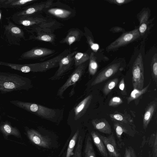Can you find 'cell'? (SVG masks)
I'll list each match as a JSON object with an SVG mask.
<instances>
[{
	"mask_svg": "<svg viewBox=\"0 0 157 157\" xmlns=\"http://www.w3.org/2000/svg\"><path fill=\"white\" fill-rule=\"evenodd\" d=\"M119 88L121 90L122 94L125 95L126 92L125 90V84L124 78H122L119 84Z\"/></svg>",
	"mask_w": 157,
	"mask_h": 157,
	"instance_id": "cell-35",
	"label": "cell"
},
{
	"mask_svg": "<svg viewBox=\"0 0 157 157\" xmlns=\"http://www.w3.org/2000/svg\"><path fill=\"white\" fill-rule=\"evenodd\" d=\"M2 16V11L0 9V20L1 19Z\"/></svg>",
	"mask_w": 157,
	"mask_h": 157,
	"instance_id": "cell-39",
	"label": "cell"
},
{
	"mask_svg": "<svg viewBox=\"0 0 157 157\" xmlns=\"http://www.w3.org/2000/svg\"><path fill=\"white\" fill-rule=\"evenodd\" d=\"M0 130L5 136L12 135L19 137L20 132L15 127H13L7 122H2L0 124Z\"/></svg>",
	"mask_w": 157,
	"mask_h": 157,
	"instance_id": "cell-23",
	"label": "cell"
},
{
	"mask_svg": "<svg viewBox=\"0 0 157 157\" xmlns=\"http://www.w3.org/2000/svg\"><path fill=\"white\" fill-rule=\"evenodd\" d=\"M55 50L42 47H34L25 52L20 56L18 59H36L53 54Z\"/></svg>",
	"mask_w": 157,
	"mask_h": 157,
	"instance_id": "cell-8",
	"label": "cell"
},
{
	"mask_svg": "<svg viewBox=\"0 0 157 157\" xmlns=\"http://www.w3.org/2000/svg\"><path fill=\"white\" fill-rule=\"evenodd\" d=\"M33 87L31 80L16 74L0 71V92L28 90Z\"/></svg>",
	"mask_w": 157,
	"mask_h": 157,
	"instance_id": "cell-2",
	"label": "cell"
},
{
	"mask_svg": "<svg viewBox=\"0 0 157 157\" xmlns=\"http://www.w3.org/2000/svg\"><path fill=\"white\" fill-rule=\"evenodd\" d=\"M89 58L90 56L86 53L77 52L74 56V64L75 67L85 63Z\"/></svg>",
	"mask_w": 157,
	"mask_h": 157,
	"instance_id": "cell-26",
	"label": "cell"
},
{
	"mask_svg": "<svg viewBox=\"0 0 157 157\" xmlns=\"http://www.w3.org/2000/svg\"><path fill=\"white\" fill-rule=\"evenodd\" d=\"M77 144L75 149V153L73 157H82V136H78Z\"/></svg>",
	"mask_w": 157,
	"mask_h": 157,
	"instance_id": "cell-32",
	"label": "cell"
},
{
	"mask_svg": "<svg viewBox=\"0 0 157 157\" xmlns=\"http://www.w3.org/2000/svg\"><path fill=\"white\" fill-rule=\"evenodd\" d=\"M124 157H137L136 153L131 147L126 148Z\"/></svg>",
	"mask_w": 157,
	"mask_h": 157,
	"instance_id": "cell-34",
	"label": "cell"
},
{
	"mask_svg": "<svg viewBox=\"0 0 157 157\" xmlns=\"http://www.w3.org/2000/svg\"><path fill=\"white\" fill-rule=\"evenodd\" d=\"M118 79L114 78L108 82L104 86L103 89V93L105 95L108 94L117 85Z\"/></svg>",
	"mask_w": 157,
	"mask_h": 157,
	"instance_id": "cell-30",
	"label": "cell"
},
{
	"mask_svg": "<svg viewBox=\"0 0 157 157\" xmlns=\"http://www.w3.org/2000/svg\"><path fill=\"white\" fill-rule=\"evenodd\" d=\"M140 36L138 29L122 34L115 41L110 44L107 48L108 50H111L124 46L133 41Z\"/></svg>",
	"mask_w": 157,
	"mask_h": 157,
	"instance_id": "cell-9",
	"label": "cell"
},
{
	"mask_svg": "<svg viewBox=\"0 0 157 157\" xmlns=\"http://www.w3.org/2000/svg\"><path fill=\"white\" fill-rule=\"evenodd\" d=\"M10 102L18 107L52 122L59 121L63 117V109L50 108L39 104L18 100H13Z\"/></svg>",
	"mask_w": 157,
	"mask_h": 157,
	"instance_id": "cell-1",
	"label": "cell"
},
{
	"mask_svg": "<svg viewBox=\"0 0 157 157\" xmlns=\"http://www.w3.org/2000/svg\"></svg>",
	"mask_w": 157,
	"mask_h": 157,
	"instance_id": "cell-40",
	"label": "cell"
},
{
	"mask_svg": "<svg viewBox=\"0 0 157 157\" xmlns=\"http://www.w3.org/2000/svg\"><path fill=\"white\" fill-rule=\"evenodd\" d=\"M79 132V131L78 129L71 140L67 149L66 157H71V156L73 155L74 153L73 151L78 136Z\"/></svg>",
	"mask_w": 157,
	"mask_h": 157,
	"instance_id": "cell-28",
	"label": "cell"
},
{
	"mask_svg": "<svg viewBox=\"0 0 157 157\" xmlns=\"http://www.w3.org/2000/svg\"><path fill=\"white\" fill-rule=\"evenodd\" d=\"M36 1L35 0H0V9L9 8L20 10Z\"/></svg>",
	"mask_w": 157,
	"mask_h": 157,
	"instance_id": "cell-14",
	"label": "cell"
},
{
	"mask_svg": "<svg viewBox=\"0 0 157 157\" xmlns=\"http://www.w3.org/2000/svg\"><path fill=\"white\" fill-rule=\"evenodd\" d=\"M84 34L78 28L70 29L66 37L59 41L61 44L65 43L71 46L74 43L80 41Z\"/></svg>",
	"mask_w": 157,
	"mask_h": 157,
	"instance_id": "cell-16",
	"label": "cell"
},
{
	"mask_svg": "<svg viewBox=\"0 0 157 157\" xmlns=\"http://www.w3.org/2000/svg\"><path fill=\"white\" fill-rule=\"evenodd\" d=\"M151 83V81L145 87L141 90H138L136 89H133L131 92L129 96L127 99V102L129 104L131 101L138 99L140 96L145 93L147 91Z\"/></svg>",
	"mask_w": 157,
	"mask_h": 157,
	"instance_id": "cell-25",
	"label": "cell"
},
{
	"mask_svg": "<svg viewBox=\"0 0 157 157\" xmlns=\"http://www.w3.org/2000/svg\"><path fill=\"white\" fill-rule=\"evenodd\" d=\"M123 103L122 99L119 97H112L109 100L108 105L110 106L115 107Z\"/></svg>",
	"mask_w": 157,
	"mask_h": 157,
	"instance_id": "cell-33",
	"label": "cell"
},
{
	"mask_svg": "<svg viewBox=\"0 0 157 157\" xmlns=\"http://www.w3.org/2000/svg\"><path fill=\"white\" fill-rule=\"evenodd\" d=\"M133 89L141 90L144 84V68L142 56L140 53L133 63L132 70Z\"/></svg>",
	"mask_w": 157,
	"mask_h": 157,
	"instance_id": "cell-4",
	"label": "cell"
},
{
	"mask_svg": "<svg viewBox=\"0 0 157 157\" xmlns=\"http://www.w3.org/2000/svg\"><path fill=\"white\" fill-rule=\"evenodd\" d=\"M27 136L33 143L39 146L45 148L49 147L51 144V139L48 137L44 136L33 129L27 131Z\"/></svg>",
	"mask_w": 157,
	"mask_h": 157,
	"instance_id": "cell-13",
	"label": "cell"
},
{
	"mask_svg": "<svg viewBox=\"0 0 157 157\" xmlns=\"http://www.w3.org/2000/svg\"><path fill=\"white\" fill-rule=\"evenodd\" d=\"M109 117L111 120L125 123L130 125L132 124L133 121L130 117L121 113L115 112L110 114Z\"/></svg>",
	"mask_w": 157,
	"mask_h": 157,
	"instance_id": "cell-24",
	"label": "cell"
},
{
	"mask_svg": "<svg viewBox=\"0 0 157 157\" xmlns=\"http://www.w3.org/2000/svg\"><path fill=\"white\" fill-rule=\"evenodd\" d=\"M90 61L88 67L89 74L92 75H94L96 73L98 65L96 60L94 53L92 52L89 58Z\"/></svg>",
	"mask_w": 157,
	"mask_h": 157,
	"instance_id": "cell-29",
	"label": "cell"
},
{
	"mask_svg": "<svg viewBox=\"0 0 157 157\" xmlns=\"http://www.w3.org/2000/svg\"><path fill=\"white\" fill-rule=\"evenodd\" d=\"M92 123L95 129L101 132L109 135L112 133L111 126L105 119L93 120Z\"/></svg>",
	"mask_w": 157,
	"mask_h": 157,
	"instance_id": "cell-18",
	"label": "cell"
},
{
	"mask_svg": "<svg viewBox=\"0 0 157 157\" xmlns=\"http://www.w3.org/2000/svg\"><path fill=\"white\" fill-rule=\"evenodd\" d=\"M91 135L93 142L101 155L103 157H109L105 146L98 133L92 131L91 132Z\"/></svg>",
	"mask_w": 157,
	"mask_h": 157,
	"instance_id": "cell-21",
	"label": "cell"
},
{
	"mask_svg": "<svg viewBox=\"0 0 157 157\" xmlns=\"http://www.w3.org/2000/svg\"><path fill=\"white\" fill-rule=\"evenodd\" d=\"M6 19L7 24L3 25L1 38L9 46L20 45L21 39L26 40L24 29L12 21L9 18Z\"/></svg>",
	"mask_w": 157,
	"mask_h": 157,
	"instance_id": "cell-3",
	"label": "cell"
},
{
	"mask_svg": "<svg viewBox=\"0 0 157 157\" xmlns=\"http://www.w3.org/2000/svg\"><path fill=\"white\" fill-rule=\"evenodd\" d=\"M85 157H96L91 139L88 136L86 142L85 149Z\"/></svg>",
	"mask_w": 157,
	"mask_h": 157,
	"instance_id": "cell-27",
	"label": "cell"
},
{
	"mask_svg": "<svg viewBox=\"0 0 157 157\" xmlns=\"http://www.w3.org/2000/svg\"><path fill=\"white\" fill-rule=\"evenodd\" d=\"M131 1L128 0H112L108 1V2L115 3L118 5H122Z\"/></svg>",
	"mask_w": 157,
	"mask_h": 157,
	"instance_id": "cell-36",
	"label": "cell"
},
{
	"mask_svg": "<svg viewBox=\"0 0 157 157\" xmlns=\"http://www.w3.org/2000/svg\"><path fill=\"white\" fill-rule=\"evenodd\" d=\"M157 102L154 100L151 102L146 109L143 121V128L146 129L156 109Z\"/></svg>",
	"mask_w": 157,
	"mask_h": 157,
	"instance_id": "cell-20",
	"label": "cell"
},
{
	"mask_svg": "<svg viewBox=\"0 0 157 157\" xmlns=\"http://www.w3.org/2000/svg\"><path fill=\"white\" fill-rule=\"evenodd\" d=\"M147 28V25L146 24L143 23L141 24L139 28V32L142 33L145 32Z\"/></svg>",
	"mask_w": 157,
	"mask_h": 157,
	"instance_id": "cell-37",
	"label": "cell"
},
{
	"mask_svg": "<svg viewBox=\"0 0 157 157\" xmlns=\"http://www.w3.org/2000/svg\"><path fill=\"white\" fill-rule=\"evenodd\" d=\"M92 95H90L84 99L75 108V120H77L85 113L91 102Z\"/></svg>",
	"mask_w": 157,
	"mask_h": 157,
	"instance_id": "cell-17",
	"label": "cell"
},
{
	"mask_svg": "<svg viewBox=\"0 0 157 157\" xmlns=\"http://www.w3.org/2000/svg\"><path fill=\"white\" fill-rule=\"evenodd\" d=\"M76 52V51L70 52L63 58L59 62L58 69L54 75L48 79L51 80H59L72 69L75 64L74 56Z\"/></svg>",
	"mask_w": 157,
	"mask_h": 157,
	"instance_id": "cell-5",
	"label": "cell"
},
{
	"mask_svg": "<svg viewBox=\"0 0 157 157\" xmlns=\"http://www.w3.org/2000/svg\"><path fill=\"white\" fill-rule=\"evenodd\" d=\"M44 10L47 14L61 19H67L73 15L72 11L64 8L48 7Z\"/></svg>",
	"mask_w": 157,
	"mask_h": 157,
	"instance_id": "cell-15",
	"label": "cell"
},
{
	"mask_svg": "<svg viewBox=\"0 0 157 157\" xmlns=\"http://www.w3.org/2000/svg\"><path fill=\"white\" fill-rule=\"evenodd\" d=\"M86 67V64L85 63L76 67L66 81L59 89L57 96L60 98H63L64 92L69 86L75 84L80 80L84 73Z\"/></svg>",
	"mask_w": 157,
	"mask_h": 157,
	"instance_id": "cell-6",
	"label": "cell"
},
{
	"mask_svg": "<svg viewBox=\"0 0 157 157\" xmlns=\"http://www.w3.org/2000/svg\"><path fill=\"white\" fill-rule=\"evenodd\" d=\"M120 63H116L107 67L98 74L91 83V86L99 84L114 75L118 71Z\"/></svg>",
	"mask_w": 157,
	"mask_h": 157,
	"instance_id": "cell-12",
	"label": "cell"
},
{
	"mask_svg": "<svg viewBox=\"0 0 157 157\" xmlns=\"http://www.w3.org/2000/svg\"><path fill=\"white\" fill-rule=\"evenodd\" d=\"M151 75L154 82L157 83V62L156 56L153 58L151 65Z\"/></svg>",
	"mask_w": 157,
	"mask_h": 157,
	"instance_id": "cell-31",
	"label": "cell"
},
{
	"mask_svg": "<svg viewBox=\"0 0 157 157\" xmlns=\"http://www.w3.org/2000/svg\"></svg>",
	"mask_w": 157,
	"mask_h": 157,
	"instance_id": "cell-41",
	"label": "cell"
},
{
	"mask_svg": "<svg viewBox=\"0 0 157 157\" xmlns=\"http://www.w3.org/2000/svg\"><path fill=\"white\" fill-rule=\"evenodd\" d=\"M52 0H48L28 5L15 13L12 15L11 18L18 17L36 14V13L49 7L52 4Z\"/></svg>",
	"mask_w": 157,
	"mask_h": 157,
	"instance_id": "cell-7",
	"label": "cell"
},
{
	"mask_svg": "<svg viewBox=\"0 0 157 157\" xmlns=\"http://www.w3.org/2000/svg\"><path fill=\"white\" fill-rule=\"evenodd\" d=\"M36 14L18 17L11 18L15 24L23 28L31 27L47 22V20L38 16Z\"/></svg>",
	"mask_w": 157,
	"mask_h": 157,
	"instance_id": "cell-10",
	"label": "cell"
},
{
	"mask_svg": "<svg viewBox=\"0 0 157 157\" xmlns=\"http://www.w3.org/2000/svg\"><path fill=\"white\" fill-rule=\"evenodd\" d=\"M107 151L109 157H120L116 140L113 134L112 133L108 136H102L98 133Z\"/></svg>",
	"mask_w": 157,
	"mask_h": 157,
	"instance_id": "cell-11",
	"label": "cell"
},
{
	"mask_svg": "<svg viewBox=\"0 0 157 157\" xmlns=\"http://www.w3.org/2000/svg\"><path fill=\"white\" fill-rule=\"evenodd\" d=\"M34 33H36V35H30L29 40H35L48 42L52 44H55L56 36L52 33L42 31H37Z\"/></svg>",
	"mask_w": 157,
	"mask_h": 157,
	"instance_id": "cell-19",
	"label": "cell"
},
{
	"mask_svg": "<svg viewBox=\"0 0 157 157\" xmlns=\"http://www.w3.org/2000/svg\"><path fill=\"white\" fill-rule=\"evenodd\" d=\"M91 49L94 51H96L98 50L99 48V45L94 43L91 44L90 46Z\"/></svg>",
	"mask_w": 157,
	"mask_h": 157,
	"instance_id": "cell-38",
	"label": "cell"
},
{
	"mask_svg": "<svg viewBox=\"0 0 157 157\" xmlns=\"http://www.w3.org/2000/svg\"><path fill=\"white\" fill-rule=\"evenodd\" d=\"M113 123V127L116 136L119 140H121V137L123 133L130 134L129 125L123 123L112 120Z\"/></svg>",
	"mask_w": 157,
	"mask_h": 157,
	"instance_id": "cell-22",
	"label": "cell"
}]
</instances>
